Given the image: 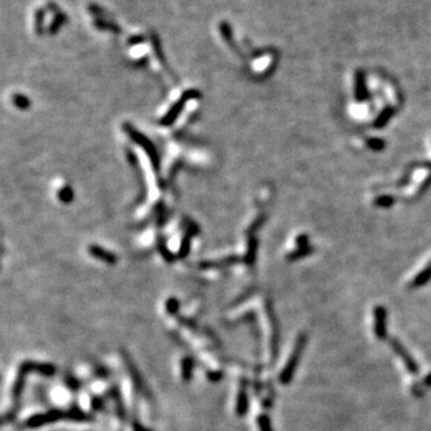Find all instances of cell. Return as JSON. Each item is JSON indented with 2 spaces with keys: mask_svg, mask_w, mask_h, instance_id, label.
<instances>
[{
  "mask_svg": "<svg viewBox=\"0 0 431 431\" xmlns=\"http://www.w3.org/2000/svg\"><path fill=\"white\" fill-rule=\"evenodd\" d=\"M306 342H308V336H306V333H301V334L297 336L295 346H294L289 360H288L285 366L282 369L280 375H279V381H280L282 384H289L291 380L294 378L297 366H298L300 360H301L302 358V354L306 348Z\"/></svg>",
  "mask_w": 431,
  "mask_h": 431,
  "instance_id": "6da1fadb",
  "label": "cell"
},
{
  "mask_svg": "<svg viewBox=\"0 0 431 431\" xmlns=\"http://www.w3.org/2000/svg\"><path fill=\"white\" fill-rule=\"evenodd\" d=\"M390 345L392 348V350H393L396 354H398V357L400 358V360H402L404 366H405V368L408 369V372L411 375L416 376L418 374V372H420V368H418V364L414 360V358L410 354V352L406 350V348L404 346L402 342H400L398 339L396 338H392L390 340Z\"/></svg>",
  "mask_w": 431,
  "mask_h": 431,
  "instance_id": "7a4b0ae2",
  "label": "cell"
},
{
  "mask_svg": "<svg viewBox=\"0 0 431 431\" xmlns=\"http://www.w3.org/2000/svg\"><path fill=\"white\" fill-rule=\"evenodd\" d=\"M374 333L378 340H384L387 338V310L384 306H376L374 312Z\"/></svg>",
  "mask_w": 431,
  "mask_h": 431,
  "instance_id": "3957f363",
  "label": "cell"
},
{
  "mask_svg": "<svg viewBox=\"0 0 431 431\" xmlns=\"http://www.w3.org/2000/svg\"><path fill=\"white\" fill-rule=\"evenodd\" d=\"M64 417H68V414L60 411V410H53V411L47 412V414H35L32 416V417H30L29 420H26V426L29 428H38L62 420Z\"/></svg>",
  "mask_w": 431,
  "mask_h": 431,
  "instance_id": "277c9868",
  "label": "cell"
},
{
  "mask_svg": "<svg viewBox=\"0 0 431 431\" xmlns=\"http://www.w3.org/2000/svg\"><path fill=\"white\" fill-rule=\"evenodd\" d=\"M250 408V399H248V394L244 390H241L238 394V400H236V414L238 417H244L248 412Z\"/></svg>",
  "mask_w": 431,
  "mask_h": 431,
  "instance_id": "5b68a950",
  "label": "cell"
},
{
  "mask_svg": "<svg viewBox=\"0 0 431 431\" xmlns=\"http://www.w3.org/2000/svg\"><path fill=\"white\" fill-rule=\"evenodd\" d=\"M193 360L190 357H184L181 360V376L184 381L188 382L193 376Z\"/></svg>",
  "mask_w": 431,
  "mask_h": 431,
  "instance_id": "8992f818",
  "label": "cell"
},
{
  "mask_svg": "<svg viewBox=\"0 0 431 431\" xmlns=\"http://www.w3.org/2000/svg\"><path fill=\"white\" fill-rule=\"evenodd\" d=\"M24 374H26V372L22 369L20 375L18 376L16 384H14V388H12V396H14V399H18V398L20 396V394H22V390L24 387Z\"/></svg>",
  "mask_w": 431,
  "mask_h": 431,
  "instance_id": "52a82bcc",
  "label": "cell"
},
{
  "mask_svg": "<svg viewBox=\"0 0 431 431\" xmlns=\"http://www.w3.org/2000/svg\"><path fill=\"white\" fill-rule=\"evenodd\" d=\"M256 422L260 431H273L271 420H270V417L267 414H260L259 417H258Z\"/></svg>",
  "mask_w": 431,
  "mask_h": 431,
  "instance_id": "ba28073f",
  "label": "cell"
},
{
  "mask_svg": "<svg viewBox=\"0 0 431 431\" xmlns=\"http://www.w3.org/2000/svg\"><path fill=\"white\" fill-rule=\"evenodd\" d=\"M178 302L176 301L175 298H170L168 302H166V312H169V314H176V312H178Z\"/></svg>",
  "mask_w": 431,
  "mask_h": 431,
  "instance_id": "9c48e42d",
  "label": "cell"
},
{
  "mask_svg": "<svg viewBox=\"0 0 431 431\" xmlns=\"http://www.w3.org/2000/svg\"><path fill=\"white\" fill-rule=\"evenodd\" d=\"M420 384L426 388H431V372H429V374L423 378V381H422Z\"/></svg>",
  "mask_w": 431,
  "mask_h": 431,
  "instance_id": "30bf717a",
  "label": "cell"
},
{
  "mask_svg": "<svg viewBox=\"0 0 431 431\" xmlns=\"http://www.w3.org/2000/svg\"><path fill=\"white\" fill-rule=\"evenodd\" d=\"M133 429H134V431H152V430L148 429L146 426H142V424L138 423V422H136V423L133 424Z\"/></svg>",
  "mask_w": 431,
  "mask_h": 431,
  "instance_id": "8fae6325",
  "label": "cell"
}]
</instances>
